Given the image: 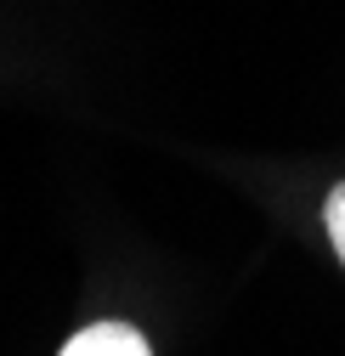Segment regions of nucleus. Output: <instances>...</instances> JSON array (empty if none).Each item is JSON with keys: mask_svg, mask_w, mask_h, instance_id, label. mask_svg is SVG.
Masks as SVG:
<instances>
[{"mask_svg": "<svg viewBox=\"0 0 345 356\" xmlns=\"http://www.w3.org/2000/svg\"><path fill=\"white\" fill-rule=\"evenodd\" d=\"M63 356H153V345L131 323H91L63 345Z\"/></svg>", "mask_w": 345, "mask_h": 356, "instance_id": "1", "label": "nucleus"}, {"mask_svg": "<svg viewBox=\"0 0 345 356\" xmlns=\"http://www.w3.org/2000/svg\"><path fill=\"white\" fill-rule=\"evenodd\" d=\"M323 227H328V238H334V254L345 260V181L328 193V204H323Z\"/></svg>", "mask_w": 345, "mask_h": 356, "instance_id": "2", "label": "nucleus"}]
</instances>
